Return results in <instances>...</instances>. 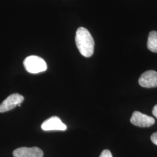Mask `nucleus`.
Instances as JSON below:
<instances>
[{"mask_svg":"<svg viewBox=\"0 0 157 157\" xmlns=\"http://www.w3.org/2000/svg\"><path fill=\"white\" fill-rule=\"evenodd\" d=\"M75 41L80 53L83 56L90 57L93 54L94 41L87 29L80 27L77 30Z\"/></svg>","mask_w":157,"mask_h":157,"instance_id":"1","label":"nucleus"},{"mask_svg":"<svg viewBox=\"0 0 157 157\" xmlns=\"http://www.w3.org/2000/svg\"><path fill=\"white\" fill-rule=\"evenodd\" d=\"M23 65L28 72L33 74L44 72L47 68L45 61L42 58L36 56L26 58L23 61Z\"/></svg>","mask_w":157,"mask_h":157,"instance_id":"2","label":"nucleus"},{"mask_svg":"<svg viewBox=\"0 0 157 157\" xmlns=\"http://www.w3.org/2000/svg\"><path fill=\"white\" fill-rule=\"evenodd\" d=\"M130 122L139 127L147 128L154 124L155 119L151 117L142 113L140 112L135 111L130 118Z\"/></svg>","mask_w":157,"mask_h":157,"instance_id":"3","label":"nucleus"},{"mask_svg":"<svg viewBox=\"0 0 157 157\" xmlns=\"http://www.w3.org/2000/svg\"><path fill=\"white\" fill-rule=\"evenodd\" d=\"M24 100L22 95L17 93L12 94L8 97L0 105V112H6L13 109L17 106L18 104H21Z\"/></svg>","mask_w":157,"mask_h":157,"instance_id":"4","label":"nucleus"},{"mask_svg":"<svg viewBox=\"0 0 157 157\" xmlns=\"http://www.w3.org/2000/svg\"><path fill=\"white\" fill-rule=\"evenodd\" d=\"M139 83L141 87L154 88L157 87V72L155 71H147L141 75Z\"/></svg>","mask_w":157,"mask_h":157,"instance_id":"5","label":"nucleus"},{"mask_svg":"<svg viewBox=\"0 0 157 157\" xmlns=\"http://www.w3.org/2000/svg\"><path fill=\"white\" fill-rule=\"evenodd\" d=\"M14 157H43V152L38 147H21L13 152Z\"/></svg>","mask_w":157,"mask_h":157,"instance_id":"6","label":"nucleus"},{"mask_svg":"<svg viewBox=\"0 0 157 157\" xmlns=\"http://www.w3.org/2000/svg\"><path fill=\"white\" fill-rule=\"evenodd\" d=\"M41 127V129L44 131H64L67 129V126L57 117H52L48 119L42 124Z\"/></svg>","mask_w":157,"mask_h":157,"instance_id":"7","label":"nucleus"},{"mask_svg":"<svg viewBox=\"0 0 157 157\" xmlns=\"http://www.w3.org/2000/svg\"><path fill=\"white\" fill-rule=\"evenodd\" d=\"M147 48L153 52L157 53V32L152 31L148 35Z\"/></svg>","mask_w":157,"mask_h":157,"instance_id":"8","label":"nucleus"},{"mask_svg":"<svg viewBox=\"0 0 157 157\" xmlns=\"http://www.w3.org/2000/svg\"><path fill=\"white\" fill-rule=\"evenodd\" d=\"M100 157H113L112 154L110 151L108 150H104L103 151L101 152V155Z\"/></svg>","mask_w":157,"mask_h":157,"instance_id":"9","label":"nucleus"},{"mask_svg":"<svg viewBox=\"0 0 157 157\" xmlns=\"http://www.w3.org/2000/svg\"><path fill=\"white\" fill-rule=\"evenodd\" d=\"M151 140L154 144L157 146V132H155L151 135Z\"/></svg>","mask_w":157,"mask_h":157,"instance_id":"10","label":"nucleus"},{"mask_svg":"<svg viewBox=\"0 0 157 157\" xmlns=\"http://www.w3.org/2000/svg\"><path fill=\"white\" fill-rule=\"evenodd\" d=\"M152 114L153 115L157 118V104L156 105H155L154 107L152 109Z\"/></svg>","mask_w":157,"mask_h":157,"instance_id":"11","label":"nucleus"}]
</instances>
